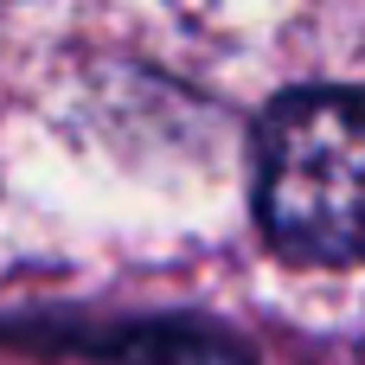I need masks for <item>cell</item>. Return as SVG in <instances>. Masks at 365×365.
<instances>
[{
	"mask_svg": "<svg viewBox=\"0 0 365 365\" xmlns=\"http://www.w3.org/2000/svg\"><path fill=\"white\" fill-rule=\"evenodd\" d=\"M257 218L282 257L365 263V96L295 90L257 135Z\"/></svg>",
	"mask_w": 365,
	"mask_h": 365,
	"instance_id": "cell-1",
	"label": "cell"
}]
</instances>
